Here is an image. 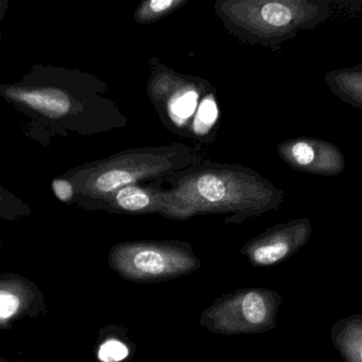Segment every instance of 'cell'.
<instances>
[{"label": "cell", "mask_w": 362, "mask_h": 362, "mask_svg": "<svg viewBox=\"0 0 362 362\" xmlns=\"http://www.w3.org/2000/svg\"><path fill=\"white\" fill-rule=\"evenodd\" d=\"M171 204L172 219L196 215H230L227 223H240L280 208L285 191L240 164L202 162L159 181ZM161 188V187H160Z\"/></svg>", "instance_id": "2"}, {"label": "cell", "mask_w": 362, "mask_h": 362, "mask_svg": "<svg viewBox=\"0 0 362 362\" xmlns=\"http://www.w3.org/2000/svg\"><path fill=\"white\" fill-rule=\"evenodd\" d=\"M35 287L18 278H0V327L33 310Z\"/></svg>", "instance_id": "11"}, {"label": "cell", "mask_w": 362, "mask_h": 362, "mask_svg": "<svg viewBox=\"0 0 362 362\" xmlns=\"http://www.w3.org/2000/svg\"><path fill=\"white\" fill-rule=\"evenodd\" d=\"M329 338L344 362H362V314L336 321Z\"/></svg>", "instance_id": "12"}, {"label": "cell", "mask_w": 362, "mask_h": 362, "mask_svg": "<svg viewBox=\"0 0 362 362\" xmlns=\"http://www.w3.org/2000/svg\"><path fill=\"white\" fill-rule=\"evenodd\" d=\"M51 187H52L55 198L59 201L68 204V205L76 203V195L74 185L64 174L53 179Z\"/></svg>", "instance_id": "17"}, {"label": "cell", "mask_w": 362, "mask_h": 362, "mask_svg": "<svg viewBox=\"0 0 362 362\" xmlns=\"http://www.w3.org/2000/svg\"><path fill=\"white\" fill-rule=\"evenodd\" d=\"M82 208L86 210H105L112 214H160L171 219L173 216L165 189L146 184L123 187L108 197L90 202Z\"/></svg>", "instance_id": "10"}, {"label": "cell", "mask_w": 362, "mask_h": 362, "mask_svg": "<svg viewBox=\"0 0 362 362\" xmlns=\"http://www.w3.org/2000/svg\"><path fill=\"white\" fill-rule=\"evenodd\" d=\"M0 362H6V361H1V359H0Z\"/></svg>", "instance_id": "19"}, {"label": "cell", "mask_w": 362, "mask_h": 362, "mask_svg": "<svg viewBox=\"0 0 362 362\" xmlns=\"http://www.w3.org/2000/svg\"><path fill=\"white\" fill-rule=\"evenodd\" d=\"M106 83L82 70L35 64L19 81L0 83V97L27 117L25 134L44 146L52 136H91L127 123L105 97Z\"/></svg>", "instance_id": "1"}, {"label": "cell", "mask_w": 362, "mask_h": 362, "mask_svg": "<svg viewBox=\"0 0 362 362\" xmlns=\"http://www.w3.org/2000/svg\"><path fill=\"white\" fill-rule=\"evenodd\" d=\"M150 66L152 76L148 82V95L168 129L191 137L189 117L197 113L211 133L217 118L216 100L212 98L202 104L198 101L214 94L212 87L202 79L177 74L158 59L151 60Z\"/></svg>", "instance_id": "5"}, {"label": "cell", "mask_w": 362, "mask_h": 362, "mask_svg": "<svg viewBox=\"0 0 362 362\" xmlns=\"http://www.w3.org/2000/svg\"><path fill=\"white\" fill-rule=\"evenodd\" d=\"M214 10L230 33L272 49L302 30L315 29L332 14L327 0H227L215 2Z\"/></svg>", "instance_id": "4"}, {"label": "cell", "mask_w": 362, "mask_h": 362, "mask_svg": "<svg viewBox=\"0 0 362 362\" xmlns=\"http://www.w3.org/2000/svg\"><path fill=\"white\" fill-rule=\"evenodd\" d=\"M276 151L281 159L296 171L337 176L346 170V157L339 147L321 138H291L281 142Z\"/></svg>", "instance_id": "9"}, {"label": "cell", "mask_w": 362, "mask_h": 362, "mask_svg": "<svg viewBox=\"0 0 362 362\" xmlns=\"http://www.w3.org/2000/svg\"><path fill=\"white\" fill-rule=\"evenodd\" d=\"M202 163V155L185 145L146 147L115 153L63 174L76 189L80 208L104 199L118 189L161 181Z\"/></svg>", "instance_id": "3"}, {"label": "cell", "mask_w": 362, "mask_h": 362, "mask_svg": "<svg viewBox=\"0 0 362 362\" xmlns=\"http://www.w3.org/2000/svg\"><path fill=\"white\" fill-rule=\"evenodd\" d=\"M4 15H0V21H2V18H4Z\"/></svg>", "instance_id": "18"}, {"label": "cell", "mask_w": 362, "mask_h": 362, "mask_svg": "<svg viewBox=\"0 0 362 362\" xmlns=\"http://www.w3.org/2000/svg\"><path fill=\"white\" fill-rule=\"evenodd\" d=\"M108 263L129 282L153 284L174 280L202 267L185 242H129L110 249Z\"/></svg>", "instance_id": "6"}, {"label": "cell", "mask_w": 362, "mask_h": 362, "mask_svg": "<svg viewBox=\"0 0 362 362\" xmlns=\"http://www.w3.org/2000/svg\"><path fill=\"white\" fill-rule=\"evenodd\" d=\"M282 302L281 295L270 289H240L223 295L204 310L199 324L219 335L265 333L276 327Z\"/></svg>", "instance_id": "7"}, {"label": "cell", "mask_w": 362, "mask_h": 362, "mask_svg": "<svg viewBox=\"0 0 362 362\" xmlns=\"http://www.w3.org/2000/svg\"><path fill=\"white\" fill-rule=\"evenodd\" d=\"M187 2V0H146L136 9L134 19L139 25H150L165 18Z\"/></svg>", "instance_id": "14"}, {"label": "cell", "mask_w": 362, "mask_h": 362, "mask_svg": "<svg viewBox=\"0 0 362 362\" xmlns=\"http://www.w3.org/2000/svg\"><path fill=\"white\" fill-rule=\"evenodd\" d=\"M31 215L32 210L29 204L0 185V218L15 221Z\"/></svg>", "instance_id": "15"}, {"label": "cell", "mask_w": 362, "mask_h": 362, "mask_svg": "<svg viewBox=\"0 0 362 362\" xmlns=\"http://www.w3.org/2000/svg\"><path fill=\"white\" fill-rule=\"evenodd\" d=\"M129 346L119 336H108L98 349V358L102 362H121L129 356Z\"/></svg>", "instance_id": "16"}, {"label": "cell", "mask_w": 362, "mask_h": 362, "mask_svg": "<svg viewBox=\"0 0 362 362\" xmlns=\"http://www.w3.org/2000/svg\"><path fill=\"white\" fill-rule=\"evenodd\" d=\"M325 80L336 97L362 110V64L332 70Z\"/></svg>", "instance_id": "13"}, {"label": "cell", "mask_w": 362, "mask_h": 362, "mask_svg": "<svg viewBox=\"0 0 362 362\" xmlns=\"http://www.w3.org/2000/svg\"><path fill=\"white\" fill-rule=\"evenodd\" d=\"M312 234L310 219H293L274 225L249 240L240 253L255 267H272L299 252L310 242Z\"/></svg>", "instance_id": "8"}]
</instances>
